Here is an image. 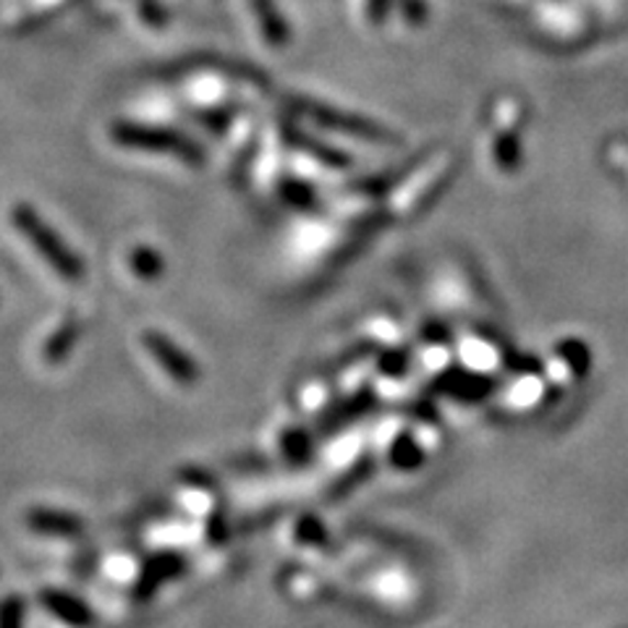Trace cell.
<instances>
[{"mask_svg": "<svg viewBox=\"0 0 628 628\" xmlns=\"http://www.w3.org/2000/svg\"><path fill=\"white\" fill-rule=\"evenodd\" d=\"M43 603L47 610L53 613L58 620H64L68 626H87L90 624V613H87V607L77 603L74 597L68 595H60V592H45L43 595Z\"/></svg>", "mask_w": 628, "mask_h": 628, "instance_id": "obj_1", "label": "cell"}, {"mask_svg": "<svg viewBox=\"0 0 628 628\" xmlns=\"http://www.w3.org/2000/svg\"><path fill=\"white\" fill-rule=\"evenodd\" d=\"M30 524L37 531H45V535H77L81 529L77 518L58 514V511H34V514H30Z\"/></svg>", "mask_w": 628, "mask_h": 628, "instance_id": "obj_2", "label": "cell"}]
</instances>
